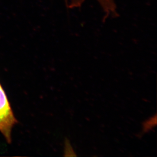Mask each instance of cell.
I'll use <instances>...</instances> for the list:
<instances>
[{"mask_svg": "<svg viewBox=\"0 0 157 157\" xmlns=\"http://www.w3.org/2000/svg\"><path fill=\"white\" fill-rule=\"evenodd\" d=\"M17 123V120L14 116L10 103L0 83V132L8 144L11 143L12 128Z\"/></svg>", "mask_w": 157, "mask_h": 157, "instance_id": "cell-1", "label": "cell"}, {"mask_svg": "<svg viewBox=\"0 0 157 157\" xmlns=\"http://www.w3.org/2000/svg\"><path fill=\"white\" fill-rule=\"evenodd\" d=\"M102 8L105 13H109L114 10L116 8V3L114 0H96ZM85 0H65L66 3L69 8H73L80 7Z\"/></svg>", "mask_w": 157, "mask_h": 157, "instance_id": "cell-2", "label": "cell"}, {"mask_svg": "<svg viewBox=\"0 0 157 157\" xmlns=\"http://www.w3.org/2000/svg\"><path fill=\"white\" fill-rule=\"evenodd\" d=\"M157 124V115L148 118L145 120L142 124L143 131L144 132H147L151 130L153 128H154Z\"/></svg>", "mask_w": 157, "mask_h": 157, "instance_id": "cell-3", "label": "cell"}, {"mask_svg": "<svg viewBox=\"0 0 157 157\" xmlns=\"http://www.w3.org/2000/svg\"><path fill=\"white\" fill-rule=\"evenodd\" d=\"M64 156H76V154L74 151L72 146L69 140H66L64 143Z\"/></svg>", "mask_w": 157, "mask_h": 157, "instance_id": "cell-4", "label": "cell"}]
</instances>
